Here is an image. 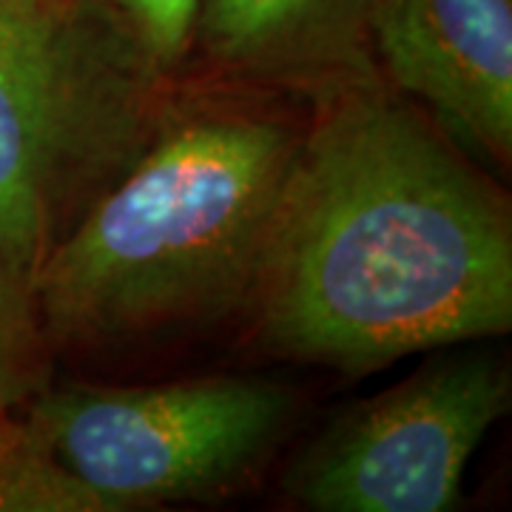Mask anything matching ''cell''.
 <instances>
[{"mask_svg": "<svg viewBox=\"0 0 512 512\" xmlns=\"http://www.w3.org/2000/svg\"><path fill=\"white\" fill-rule=\"evenodd\" d=\"M245 316L265 353L353 376L501 336L507 197L379 80L328 94L302 128Z\"/></svg>", "mask_w": 512, "mask_h": 512, "instance_id": "cell-1", "label": "cell"}, {"mask_svg": "<svg viewBox=\"0 0 512 512\" xmlns=\"http://www.w3.org/2000/svg\"><path fill=\"white\" fill-rule=\"evenodd\" d=\"M302 128L174 109L32 276L49 348L114 350L248 313Z\"/></svg>", "mask_w": 512, "mask_h": 512, "instance_id": "cell-2", "label": "cell"}, {"mask_svg": "<svg viewBox=\"0 0 512 512\" xmlns=\"http://www.w3.org/2000/svg\"><path fill=\"white\" fill-rule=\"evenodd\" d=\"M168 83L74 0H0V262L26 285L163 126Z\"/></svg>", "mask_w": 512, "mask_h": 512, "instance_id": "cell-3", "label": "cell"}, {"mask_svg": "<svg viewBox=\"0 0 512 512\" xmlns=\"http://www.w3.org/2000/svg\"><path fill=\"white\" fill-rule=\"evenodd\" d=\"M293 416L282 384L256 376L43 387L23 436L89 498L92 512L197 501L228 490L274 450Z\"/></svg>", "mask_w": 512, "mask_h": 512, "instance_id": "cell-4", "label": "cell"}, {"mask_svg": "<svg viewBox=\"0 0 512 512\" xmlns=\"http://www.w3.org/2000/svg\"><path fill=\"white\" fill-rule=\"evenodd\" d=\"M510 402L501 359H436L333 421L293 464L288 493L319 512L453 510L470 461Z\"/></svg>", "mask_w": 512, "mask_h": 512, "instance_id": "cell-5", "label": "cell"}, {"mask_svg": "<svg viewBox=\"0 0 512 512\" xmlns=\"http://www.w3.org/2000/svg\"><path fill=\"white\" fill-rule=\"evenodd\" d=\"M373 60L481 165L512 157V0H376Z\"/></svg>", "mask_w": 512, "mask_h": 512, "instance_id": "cell-6", "label": "cell"}, {"mask_svg": "<svg viewBox=\"0 0 512 512\" xmlns=\"http://www.w3.org/2000/svg\"><path fill=\"white\" fill-rule=\"evenodd\" d=\"M376 0H197L191 49L211 72L328 97L379 80Z\"/></svg>", "mask_w": 512, "mask_h": 512, "instance_id": "cell-7", "label": "cell"}, {"mask_svg": "<svg viewBox=\"0 0 512 512\" xmlns=\"http://www.w3.org/2000/svg\"><path fill=\"white\" fill-rule=\"evenodd\" d=\"M46 350L29 285L0 262V430L46 387Z\"/></svg>", "mask_w": 512, "mask_h": 512, "instance_id": "cell-8", "label": "cell"}, {"mask_svg": "<svg viewBox=\"0 0 512 512\" xmlns=\"http://www.w3.org/2000/svg\"><path fill=\"white\" fill-rule=\"evenodd\" d=\"M120 35L148 66L174 77L188 60L197 0H74Z\"/></svg>", "mask_w": 512, "mask_h": 512, "instance_id": "cell-9", "label": "cell"}, {"mask_svg": "<svg viewBox=\"0 0 512 512\" xmlns=\"http://www.w3.org/2000/svg\"><path fill=\"white\" fill-rule=\"evenodd\" d=\"M12 3H26V6H49V3H63V0H12Z\"/></svg>", "mask_w": 512, "mask_h": 512, "instance_id": "cell-10", "label": "cell"}]
</instances>
